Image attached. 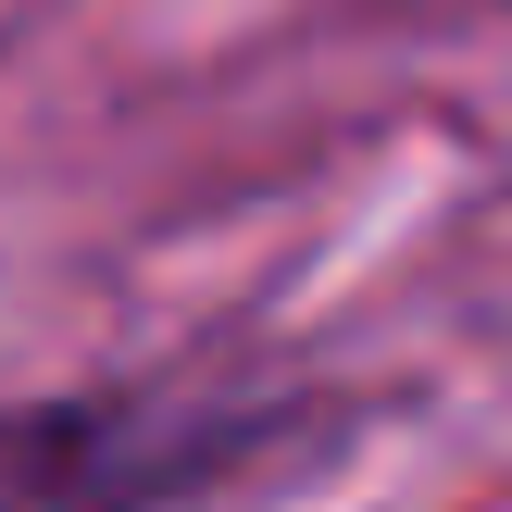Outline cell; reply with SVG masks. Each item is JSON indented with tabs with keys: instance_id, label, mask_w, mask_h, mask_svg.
Returning a JSON list of instances; mask_svg holds the SVG:
<instances>
[{
	"instance_id": "cell-1",
	"label": "cell",
	"mask_w": 512,
	"mask_h": 512,
	"mask_svg": "<svg viewBox=\"0 0 512 512\" xmlns=\"http://www.w3.org/2000/svg\"><path fill=\"white\" fill-rule=\"evenodd\" d=\"M363 400L263 375H113L63 400H0V512H213L238 488H300Z\"/></svg>"
}]
</instances>
